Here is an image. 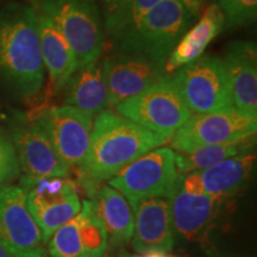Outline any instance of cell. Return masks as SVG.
<instances>
[{
  "label": "cell",
  "instance_id": "obj_26",
  "mask_svg": "<svg viewBox=\"0 0 257 257\" xmlns=\"http://www.w3.org/2000/svg\"><path fill=\"white\" fill-rule=\"evenodd\" d=\"M224 16V28L237 29L255 23L257 0H216Z\"/></svg>",
  "mask_w": 257,
  "mask_h": 257
},
{
  "label": "cell",
  "instance_id": "obj_2",
  "mask_svg": "<svg viewBox=\"0 0 257 257\" xmlns=\"http://www.w3.org/2000/svg\"><path fill=\"white\" fill-rule=\"evenodd\" d=\"M168 141L106 108L95 115L87 154L79 169L93 182L110 180L138 157Z\"/></svg>",
  "mask_w": 257,
  "mask_h": 257
},
{
  "label": "cell",
  "instance_id": "obj_32",
  "mask_svg": "<svg viewBox=\"0 0 257 257\" xmlns=\"http://www.w3.org/2000/svg\"><path fill=\"white\" fill-rule=\"evenodd\" d=\"M168 257H179V256H168Z\"/></svg>",
  "mask_w": 257,
  "mask_h": 257
},
{
  "label": "cell",
  "instance_id": "obj_5",
  "mask_svg": "<svg viewBox=\"0 0 257 257\" xmlns=\"http://www.w3.org/2000/svg\"><path fill=\"white\" fill-rule=\"evenodd\" d=\"M117 113L160 136L170 138L191 117L172 75L114 106Z\"/></svg>",
  "mask_w": 257,
  "mask_h": 257
},
{
  "label": "cell",
  "instance_id": "obj_8",
  "mask_svg": "<svg viewBox=\"0 0 257 257\" xmlns=\"http://www.w3.org/2000/svg\"><path fill=\"white\" fill-rule=\"evenodd\" d=\"M257 119L226 107L208 113L191 114L170 138L175 153H187L195 148L234 142L256 135Z\"/></svg>",
  "mask_w": 257,
  "mask_h": 257
},
{
  "label": "cell",
  "instance_id": "obj_21",
  "mask_svg": "<svg viewBox=\"0 0 257 257\" xmlns=\"http://www.w3.org/2000/svg\"><path fill=\"white\" fill-rule=\"evenodd\" d=\"M255 146L256 135H251L234 142L199 147L187 153H175L178 172L181 175H185L208 168L220 161L251 153Z\"/></svg>",
  "mask_w": 257,
  "mask_h": 257
},
{
  "label": "cell",
  "instance_id": "obj_27",
  "mask_svg": "<svg viewBox=\"0 0 257 257\" xmlns=\"http://www.w3.org/2000/svg\"><path fill=\"white\" fill-rule=\"evenodd\" d=\"M21 172L14 144L8 136L0 134V189L17 178Z\"/></svg>",
  "mask_w": 257,
  "mask_h": 257
},
{
  "label": "cell",
  "instance_id": "obj_34",
  "mask_svg": "<svg viewBox=\"0 0 257 257\" xmlns=\"http://www.w3.org/2000/svg\"><path fill=\"white\" fill-rule=\"evenodd\" d=\"M201 2H205V0H201Z\"/></svg>",
  "mask_w": 257,
  "mask_h": 257
},
{
  "label": "cell",
  "instance_id": "obj_11",
  "mask_svg": "<svg viewBox=\"0 0 257 257\" xmlns=\"http://www.w3.org/2000/svg\"><path fill=\"white\" fill-rule=\"evenodd\" d=\"M11 141L24 178L34 180L69 175V168L57 155L49 138L30 117L16 114L11 123Z\"/></svg>",
  "mask_w": 257,
  "mask_h": 257
},
{
  "label": "cell",
  "instance_id": "obj_10",
  "mask_svg": "<svg viewBox=\"0 0 257 257\" xmlns=\"http://www.w3.org/2000/svg\"><path fill=\"white\" fill-rule=\"evenodd\" d=\"M0 243L14 257H48L46 242L21 186L0 189Z\"/></svg>",
  "mask_w": 257,
  "mask_h": 257
},
{
  "label": "cell",
  "instance_id": "obj_20",
  "mask_svg": "<svg viewBox=\"0 0 257 257\" xmlns=\"http://www.w3.org/2000/svg\"><path fill=\"white\" fill-rule=\"evenodd\" d=\"M91 201L112 245H123L133 238L134 212L119 191L111 186H102L94 193Z\"/></svg>",
  "mask_w": 257,
  "mask_h": 257
},
{
  "label": "cell",
  "instance_id": "obj_7",
  "mask_svg": "<svg viewBox=\"0 0 257 257\" xmlns=\"http://www.w3.org/2000/svg\"><path fill=\"white\" fill-rule=\"evenodd\" d=\"M173 81L191 113H208L233 107L223 60L200 56L172 74Z\"/></svg>",
  "mask_w": 257,
  "mask_h": 257
},
{
  "label": "cell",
  "instance_id": "obj_17",
  "mask_svg": "<svg viewBox=\"0 0 257 257\" xmlns=\"http://www.w3.org/2000/svg\"><path fill=\"white\" fill-rule=\"evenodd\" d=\"M37 29L44 68L49 74L53 87L63 89L76 70V60L72 48L49 16L37 10Z\"/></svg>",
  "mask_w": 257,
  "mask_h": 257
},
{
  "label": "cell",
  "instance_id": "obj_23",
  "mask_svg": "<svg viewBox=\"0 0 257 257\" xmlns=\"http://www.w3.org/2000/svg\"><path fill=\"white\" fill-rule=\"evenodd\" d=\"M80 210H81V204H80L79 194L75 193L62 200L30 211V213L40 227L44 242L48 243L53 233L75 217Z\"/></svg>",
  "mask_w": 257,
  "mask_h": 257
},
{
  "label": "cell",
  "instance_id": "obj_29",
  "mask_svg": "<svg viewBox=\"0 0 257 257\" xmlns=\"http://www.w3.org/2000/svg\"><path fill=\"white\" fill-rule=\"evenodd\" d=\"M124 0H101L102 8H104V15L110 14L112 10H114Z\"/></svg>",
  "mask_w": 257,
  "mask_h": 257
},
{
  "label": "cell",
  "instance_id": "obj_24",
  "mask_svg": "<svg viewBox=\"0 0 257 257\" xmlns=\"http://www.w3.org/2000/svg\"><path fill=\"white\" fill-rule=\"evenodd\" d=\"M79 234L85 250L86 257H100L105 255L107 248V233L100 220L96 217L94 206L91 200L82 202L78 213Z\"/></svg>",
  "mask_w": 257,
  "mask_h": 257
},
{
  "label": "cell",
  "instance_id": "obj_15",
  "mask_svg": "<svg viewBox=\"0 0 257 257\" xmlns=\"http://www.w3.org/2000/svg\"><path fill=\"white\" fill-rule=\"evenodd\" d=\"M223 60L232 106L257 119V48L251 41H233Z\"/></svg>",
  "mask_w": 257,
  "mask_h": 257
},
{
  "label": "cell",
  "instance_id": "obj_6",
  "mask_svg": "<svg viewBox=\"0 0 257 257\" xmlns=\"http://www.w3.org/2000/svg\"><path fill=\"white\" fill-rule=\"evenodd\" d=\"M175 152L162 147L150 150L110 179L108 186L130 200L165 197L172 199L181 181Z\"/></svg>",
  "mask_w": 257,
  "mask_h": 257
},
{
  "label": "cell",
  "instance_id": "obj_12",
  "mask_svg": "<svg viewBox=\"0 0 257 257\" xmlns=\"http://www.w3.org/2000/svg\"><path fill=\"white\" fill-rule=\"evenodd\" d=\"M108 106L120 104L162 81L165 64L126 54L114 53L102 61Z\"/></svg>",
  "mask_w": 257,
  "mask_h": 257
},
{
  "label": "cell",
  "instance_id": "obj_30",
  "mask_svg": "<svg viewBox=\"0 0 257 257\" xmlns=\"http://www.w3.org/2000/svg\"><path fill=\"white\" fill-rule=\"evenodd\" d=\"M0 257H14L8 251V249H6L2 243H0Z\"/></svg>",
  "mask_w": 257,
  "mask_h": 257
},
{
  "label": "cell",
  "instance_id": "obj_22",
  "mask_svg": "<svg viewBox=\"0 0 257 257\" xmlns=\"http://www.w3.org/2000/svg\"><path fill=\"white\" fill-rule=\"evenodd\" d=\"M160 0H124L110 14L105 15L104 30L112 43L123 37Z\"/></svg>",
  "mask_w": 257,
  "mask_h": 257
},
{
  "label": "cell",
  "instance_id": "obj_18",
  "mask_svg": "<svg viewBox=\"0 0 257 257\" xmlns=\"http://www.w3.org/2000/svg\"><path fill=\"white\" fill-rule=\"evenodd\" d=\"M224 29V16L216 3L207 6L194 27L188 29L180 38L165 63L168 75L186 64L202 56L205 49Z\"/></svg>",
  "mask_w": 257,
  "mask_h": 257
},
{
  "label": "cell",
  "instance_id": "obj_28",
  "mask_svg": "<svg viewBox=\"0 0 257 257\" xmlns=\"http://www.w3.org/2000/svg\"><path fill=\"white\" fill-rule=\"evenodd\" d=\"M179 4H181L187 11L191 14L193 18L197 17L201 10L202 2L201 0H175Z\"/></svg>",
  "mask_w": 257,
  "mask_h": 257
},
{
  "label": "cell",
  "instance_id": "obj_9",
  "mask_svg": "<svg viewBox=\"0 0 257 257\" xmlns=\"http://www.w3.org/2000/svg\"><path fill=\"white\" fill-rule=\"evenodd\" d=\"M36 121L68 168H80L87 154L93 127V117L69 105L37 111Z\"/></svg>",
  "mask_w": 257,
  "mask_h": 257
},
{
  "label": "cell",
  "instance_id": "obj_3",
  "mask_svg": "<svg viewBox=\"0 0 257 257\" xmlns=\"http://www.w3.org/2000/svg\"><path fill=\"white\" fill-rule=\"evenodd\" d=\"M192 22L191 14L178 2L160 0L136 27L113 42V50L165 64Z\"/></svg>",
  "mask_w": 257,
  "mask_h": 257
},
{
  "label": "cell",
  "instance_id": "obj_25",
  "mask_svg": "<svg viewBox=\"0 0 257 257\" xmlns=\"http://www.w3.org/2000/svg\"><path fill=\"white\" fill-rule=\"evenodd\" d=\"M51 257H86L79 234L78 214L57 229L48 240Z\"/></svg>",
  "mask_w": 257,
  "mask_h": 257
},
{
  "label": "cell",
  "instance_id": "obj_31",
  "mask_svg": "<svg viewBox=\"0 0 257 257\" xmlns=\"http://www.w3.org/2000/svg\"><path fill=\"white\" fill-rule=\"evenodd\" d=\"M120 257H137V256H131V255H124V256H120Z\"/></svg>",
  "mask_w": 257,
  "mask_h": 257
},
{
  "label": "cell",
  "instance_id": "obj_19",
  "mask_svg": "<svg viewBox=\"0 0 257 257\" xmlns=\"http://www.w3.org/2000/svg\"><path fill=\"white\" fill-rule=\"evenodd\" d=\"M66 105L94 117L108 107L104 69L100 60L80 67L64 85Z\"/></svg>",
  "mask_w": 257,
  "mask_h": 257
},
{
  "label": "cell",
  "instance_id": "obj_14",
  "mask_svg": "<svg viewBox=\"0 0 257 257\" xmlns=\"http://www.w3.org/2000/svg\"><path fill=\"white\" fill-rule=\"evenodd\" d=\"M255 160L256 155L251 152L220 161L208 168L182 175L180 187L192 194L225 199L248 182Z\"/></svg>",
  "mask_w": 257,
  "mask_h": 257
},
{
  "label": "cell",
  "instance_id": "obj_4",
  "mask_svg": "<svg viewBox=\"0 0 257 257\" xmlns=\"http://www.w3.org/2000/svg\"><path fill=\"white\" fill-rule=\"evenodd\" d=\"M41 10L68 42L76 69L100 60L106 37L95 0H42Z\"/></svg>",
  "mask_w": 257,
  "mask_h": 257
},
{
  "label": "cell",
  "instance_id": "obj_16",
  "mask_svg": "<svg viewBox=\"0 0 257 257\" xmlns=\"http://www.w3.org/2000/svg\"><path fill=\"white\" fill-rule=\"evenodd\" d=\"M170 200L174 232L188 242H197L206 237L219 214L224 199L192 194L179 186Z\"/></svg>",
  "mask_w": 257,
  "mask_h": 257
},
{
  "label": "cell",
  "instance_id": "obj_33",
  "mask_svg": "<svg viewBox=\"0 0 257 257\" xmlns=\"http://www.w3.org/2000/svg\"><path fill=\"white\" fill-rule=\"evenodd\" d=\"M100 257H106V256H105V255H104V256H100Z\"/></svg>",
  "mask_w": 257,
  "mask_h": 257
},
{
  "label": "cell",
  "instance_id": "obj_1",
  "mask_svg": "<svg viewBox=\"0 0 257 257\" xmlns=\"http://www.w3.org/2000/svg\"><path fill=\"white\" fill-rule=\"evenodd\" d=\"M0 81L23 98L43 86L37 15L31 6L12 3L0 10Z\"/></svg>",
  "mask_w": 257,
  "mask_h": 257
},
{
  "label": "cell",
  "instance_id": "obj_13",
  "mask_svg": "<svg viewBox=\"0 0 257 257\" xmlns=\"http://www.w3.org/2000/svg\"><path fill=\"white\" fill-rule=\"evenodd\" d=\"M134 212L133 246L137 252H167L174 245L172 200L165 197L130 200Z\"/></svg>",
  "mask_w": 257,
  "mask_h": 257
}]
</instances>
